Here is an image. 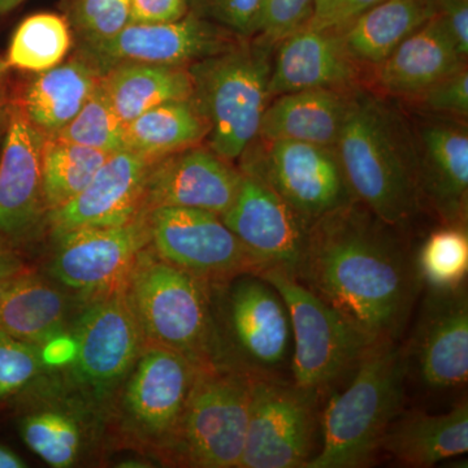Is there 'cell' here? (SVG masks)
Here are the masks:
<instances>
[{"label":"cell","mask_w":468,"mask_h":468,"mask_svg":"<svg viewBox=\"0 0 468 468\" xmlns=\"http://www.w3.org/2000/svg\"><path fill=\"white\" fill-rule=\"evenodd\" d=\"M70 303L48 280L24 271L0 303V331L41 347L64 334Z\"/></svg>","instance_id":"obj_29"},{"label":"cell","mask_w":468,"mask_h":468,"mask_svg":"<svg viewBox=\"0 0 468 468\" xmlns=\"http://www.w3.org/2000/svg\"><path fill=\"white\" fill-rule=\"evenodd\" d=\"M189 12L190 0H131V23H171Z\"/></svg>","instance_id":"obj_42"},{"label":"cell","mask_w":468,"mask_h":468,"mask_svg":"<svg viewBox=\"0 0 468 468\" xmlns=\"http://www.w3.org/2000/svg\"><path fill=\"white\" fill-rule=\"evenodd\" d=\"M421 285L452 291L466 285L468 236L466 227L443 226L427 237L414 260Z\"/></svg>","instance_id":"obj_33"},{"label":"cell","mask_w":468,"mask_h":468,"mask_svg":"<svg viewBox=\"0 0 468 468\" xmlns=\"http://www.w3.org/2000/svg\"><path fill=\"white\" fill-rule=\"evenodd\" d=\"M23 272L24 267L20 261L11 251L0 248V303L15 280Z\"/></svg>","instance_id":"obj_45"},{"label":"cell","mask_w":468,"mask_h":468,"mask_svg":"<svg viewBox=\"0 0 468 468\" xmlns=\"http://www.w3.org/2000/svg\"><path fill=\"white\" fill-rule=\"evenodd\" d=\"M410 369L406 345L372 341L349 387L326 403L320 420L322 449L306 468L371 466L388 428L402 412Z\"/></svg>","instance_id":"obj_3"},{"label":"cell","mask_w":468,"mask_h":468,"mask_svg":"<svg viewBox=\"0 0 468 468\" xmlns=\"http://www.w3.org/2000/svg\"><path fill=\"white\" fill-rule=\"evenodd\" d=\"M226 27L190 11L171 23H129L106 41L77 46L76 54L104 75L122 63L189 67L241 41Z\"/></svg>","instance_id":"obj_12"},{"label":"cell","mask_w":468,"mask_h":468,"mask_svg":"<svg viewBox=\"0 0 468 468\" xmlns=\"http://www.w3.org/2000/svg\"><path fill=\"white\" fill-rule=\"evenodd\" d=\"M125 292L140 323L144 346L167 347L196 366L229 365L209 282L160 260L149 245L135 261Z\"/></svg>","instance_id":"obj_4"},{"label":"cell","mask_w":468,"mask_h":468,"mask_svg":"<svg viewBox=\"0 0 468 468\" xmlns=\"http://www.w3.org/2000/svg\"><path fill=\"white\" fill-rule=\"evenodd\" d=\"M356 89H307L272 98L258 138L335 147Z\"/></svg>","instance_id":"obj_24"},{"label":"cell","mask_w":468,"mask_h":468,"mask_svg":"<svg viewBox=\"0 0 468 468\" xmlns=\"http://www.w3.org/2000/svg\"><path fill=\"white\" fill-rule=\"evenodd\" d=\"M419 156V190L443 226L466 227L468 129L464 120L419 112L412 125Z\"/></svg>","instance_id":"obj_18"},{"label":"cell","mask_w":468,"mask_h":468,"mask_svg":"<svg viewBox=\"0 0 468 468\" xmlns=\"http://www.w3.org/2000/svg\"><path fill=\"white\" fill-rule=\"evenodd\" d=\"M335 147L354 198L387 226L421 211L414 128L387 98L359 86Z\"/></svg>","instance_id":"obj_2"},{"label":"cell","mask_w":468,"mask_h":468,"mask_svg":"<svg viewBox=\"0 0 468 468\" xmlns=\"http://www.w3.org/2000/svg\"><path fill=\"white\" fill-rule=\"evenodd\" d=\"M190 11L239 38H252L261 32L263 0H190Z\"/></svg>","instance_id":"obj_38"},{"label":"cell","mask_w":468,"mask_h":468,"mask_svg":"<svg viewBox=\"0 0 468 468\" xmlns=\"http://www.w3.org/2000/svg\"><path fill=\"white\" fill-rule=\"evenodd\" d=\"M21 436L46 463L55 468L73 466L81 452L79 424L60 411L34 412L21 421Z\"/></svg>","instance_id":"obj_34"},{"label":"cell","mask_w":468,"mask_h":468,"mask_svg":"<svg viewBox=\"0 0 468 468\" xmlns=\"http://www.w3.org/2000/svg\"><path fill=\"white\" fill-rule=\"evenodd\" d=\"M75 351V340L61 335L43 345L42 359L51 365H63L66 362H72Z\"/></svg>","instance_id":"obj_44"},{"label":"cell","mask_w":468,"mask_h":468,"mask_svg":"<svg viewBox=\"0 0 468 468\" xmlns=\"http://www.w3.org/2000/svg\"><path fill=\"white\" fill-rule=\"evenodd\" d=\"M77 46L112 38L131 23V0H61Z\"/></svg>","instance_id":"obj_36"},{"label":"cell","mask_w":468,"mask_h":468,"mask_svg":"<svg viewBox=\"0 0 468 468\" xmlns=\"http://www.w3.org/2000/svg\"><path fill=\"white\" fill-rule=\"evenodd\" d=\"M100 86L122 122L172 101L192 98L187 67L122 63L101 76Z\"/></svg>","instance_id":"obj_28"},{"label":"cell","mask_w":468,"mask_h":468,"mask_svg":"<svg viewBox=\"0 0 468 468\" xmlns=\"http://www.w3.org/2000/svg\"><path fill=\"white\" fill-rule=\"evenodd\" d=\"M52 137L109 155L125 150V124L113 111L100 82L75 119Z\"/></svg>","instance_id":"obj_35"},{"label":"cell","mask_w":468,"mask_h":468,"mask_svg":"<svg viewBox=\"0 0 468 468\" xmlns=\"http://www.w3.org/2000/svg\"><path fill=\"white\" fill-rule=\"evenodd\" d=\"M252 375L229 365L198 366L162 457L176 466L239 468Z\"/></svg>","instance_id":"obj_6"},{"label":"cell","mask_w":468,"mask_h":468,"mask_svg":"<svg viewBox=\"0 0 468 468\" xmlns=\"http://www.w3.org/2000/svg\"><path fill=\"white\" fill-rule=\"evenodd\" d=\"M443 26L462 57H468V0H440L439 12Z\"/></svg>","instance_id":"obj_43"},{"label":"cell","mask_w":468,"mask_h":468,"mask_svg":"<svg viewBox=\"0 0 468 468\" xmlns=\"http://www.w3.org/2000/svg\"><path fill=\"white\" fill-rule=\"evenodd\" d=\"M208 135V124L192 100L159 104L125 124V150L158 160L198 146Z\"/></svg>","instance_id":"obj_30"},{"label":"cell","mask_w":468,"mask_h":468,"mask_svg":"<svg viewBox=\"0 0 468 468\" xmlns=\"http://www.w3.org/2000/svg\"><path fill=\"white\" fill-rule=\"evenodd\" d=\"M440 0H383L335 30L359 67H377L435 17Z\"/></svg>","instance_id":"obj_26"},{"label":"cell","mask_w":468,"mask_h":468,"mask_svg":"<svg viewBox=\"0 0 468 468\" xmlns=\"http://www.w3.org/2000/svg\"><path fill=\"white\" fill-rule=\"evenodd\" d=\"M410 101H412L419 112L427 113V115L452 117V119L467 122V67L462 68L458 72L436 82L435 85L426 89Z\"/></svg>","instance_id":"obj_39"},{"label":"cell","mask_w":468,"mask_h":468,"mask_svg":"<svg viewBox=\"0 0 468 468\" xmlns=\"http://www.w3.org/2000/svg\"><path fill=\"white\" fill-rule=\"evenodd\" d=\"M197 367L174 350L146 345L126 377L122 423L159 454L174 435Z\"/></svg>","instance_id":"obj_14"},{"label":"cell","mask_w":468,"mask_h":468,"mask_svg":"<svg viewBox=\"0 0 468 468\" xmlns=\"http://www.w3.org/2000/svg\"><path fill=\"white\" fill-rule=\"evenodd\" d=\"M242 175L236 199L221 220L260 263L261 272L277 270L297 277L310 224L266 184Z\"/></svg>","instance_id":"obj_16"},{"label":"cell","mask_w":468,"mask_h":468,"mask_svg":"<svg viewBox=\"0 0 468 468\" xmlns=\"http://www.w3.org/2000/svg\"><path fill=\"white\" fill-rule=\"evenodd\" d=\"M359 202L314 221L295 279L369 340H399L420 282L396 233Z\"/></svg>","instance_id":"obj_1"},{"label":"cell","mask_w":468,"mask_h":468,"mask_svg":"<svg viewBox=\"0 0 468 468\" xmlns=\"http://www.w3.org/2000/svg\"><path fill=\"white\" fill-rule=\"evenodd\" d=\"M314 7L315 0H263L258 37L276 48L286 37L310 23Z\"/></svg>","instance_id":"obj_40"},{"label":"cell","mask_w":468,"mask_h":468,"mask_svg":"<svg viewBox=\"0 0 468 468\" xmlns=\"http://www.w3.org/2000/svg\"><path fill=\"white\" fill-rule=\"evenodd\" d=\"M46 135L14 101L11 122L0 155V233L32 226L43 207L42 154Z\"/></svg>","instance_id":"obj_22"},{"label":"cell","mask_w":468,"mask_h":468,"mask_svg":"<svg viewBox=\"0 0 468 468\" xmlns=\"http://www.w3.org/2000/svg\"><path fill=\"white\" fill-rule=\"evenodd\" d=\"M73 45V33L64 15L39 12L21 21L9 45L8 66L39 73L64 61Z\"/></svg>","instance_id":"obj_32"},{"label":"cell","mask_w":468,"mask_h":468,"mask_svg":"<svg viewBox=\"0 0 468 468\" xmlns=\"http://www.w3.org/2000/svg\"><path fill=\"white\" fill-rule=\"evenodd\" d=\"M239 162L243 174L266 184L310 226L356 202L335 147L257 138Z\"/></svg>","instance_id":"obj_9"},{"label":"cell","mask_w":468,"mask_h":468,"mask_svg":"<svg viewBox=\"0 0 468 468\" xmlns=\"http://www.w3.org/2000/svg\"><path fill=\"white\" fill-rule=\"evenodd\" d=\"M211 286L228 363L257 377H279L292 350L291 318L280 292L255 273Z\"/></svg>","instance_id":"obj_8"},{"label":"cell","mask_w":468,"mask_h":468,"mask_svg":"<svg viewBox=\"0 0 468 468\" xmlns=\"http://www.w3.org/2000/svg\"><path fill=\"white\" fill-rule=\"evenodd\" d=\"M242 176L232 162L201 144L154 160L144 184L143 215L154 208L186 207L221 217L236 199Z\"/></svg>","instance_id":"obj_17"},{"label":"cell","mask_w":468,"mask_h":468,"mask_svg":"<svg viewBox=\"0 0 468 468\" xmlns=\"http://www.w3.org/2000/svg\"><path fill=\"white\" fill-rule=\"evenodd\" d=\"M73 377L94 396L103 397L125 380L144 341L125 289L92 301L77 322Z\"/></svg>","instance_id":"obj_15"},{"label":"cell","mask_w":468,"mask_h":468,"mask_svg":"<svg viewBox=\"0 0 468 468\" xmlns=\"http://www.w3.org/2000/svg\"><path fill=\"white\" fill-rule=\"evenodd\" d=\"M275 48L252 37L187 67L190 100L208 124L207 146L228 162L241 159L260 134Z\"/></svg>","instance_id":"obj_5"},{"label":"cell","mask_w":468,"mask_h":468,"mask_svg":"<svg viewBox=\"0 0 468 468\" xmlns=\"http://www.w3.org/2000/svg\"><path fill=\"white\" fill-rule=\"evenodd\" d=\"M26 462L21 460L16 452L9 451L5 446H0V468H24Z\"/></svg>","instance_id":"obj_47"},{"label":"cell","mask_w":468,"mask_h":468,"mask_svg":"<svg viewBox=\"0 0 468 468\" xmlns=\"http://www.w3.org/2000/svg\"><path fill=\"white\" fill-rule=\"evenodd\" d=\"M42 349L0 331V399L29 384L42 368Z\"/></svg>","instance_id":"obj_37"},{"label":"cell","mask_w":468,"mask_h":468,"mask_svg":"<svg viewBox=\"0 0 468 468\" xmlns=\"http://www.w3.org/2000/svg\"><path fill=\"white\" fill-rule=\"evenodd\" d=\"M100 79L97 69L75 54L69 60L37 73L17 103L38 131L52 137L75 119Z\"/></svg>","instance_id":"obj_27"},{"label":"cell","mask_w":468,"mask_h":468,"mask_svg":"<svg viewBox=\"0 0 468 468\" xmlns=\"http://www.w3.org/2000/svg\"><path fill=\"white\" fill-rule=\"evenodd\" d=\"M360 67L345 50L335 30L309 26L276 46L268 82L270 100L286 92L307 89L359 88Z\"/></svg>","instance_id":"obj_21"},{"label":"cell","mask_w":468,"mask_h":468,"mask_svg":"<svg viewBox=\"0 0 468 468\" xmlns=\"http://www.w3.org/2000/svg\"><path fill=\"white\" fill-rule=\"evenodd\" d=\"M153 162L131 150L111 154L81 193L48 212L52 232L122 226L141 217Z\"/></svg>","instance_id":"obj_20"},{"label":"cell","mask_w":468,"mask_h":468,"mask_svg":"<svg viewBox=\"0 0 468 468\" xmlns=\"http://www.w3.org/2000/svg\"><path fill=\"white\" fill-rule=\"evenodd\" d=\"M57 239L55 279L94 301L125 289L141 251L150 245L146 215L122 226L82 228Z\"/></svg>","instance_id":"obj_13"},{"label":"cell","mask_w":468,"mask_h":468,"mask_svg":"<svg viewBox=\"0 0 468 468\" xmlns=\"http://www.w3.org/2000/svg\"><path fill=\"white\" fill-rule=\"evenodd\" d=\"M410 363L432 389L462 387L468 378V295L466 285L452 291L428 289L419 315Z\"/></svg>","instance_id":"obj_19"},{"label":"cell","mask_w":468,"mask_h":468,"mask_svg":"<svg viewBox=\"0 0 468 468\" xmlns=\"http://www.w3.org/2000/svg\"><path fill=\"white\" fill-rule=\"evenodd\" d=\"M319 399L280 377L252 375L239 468H306L316 455Z\"/></svg>","instance_id":"obj_10"},{"label":"cell","mask_w":468,"mask_h":468,"mask_svg":"<svg viewBox=\"0 0 468 468\" xmlns=\"http://www.w3.org/2000/svg\"><path fill=\"white\" fill-rule=\"evenodd\" d=\"M146 220L151 249L160 260L209 284L261 272L260 263L217 214L197 208L159 207L147 212Z\"/></svg>","instance_id":"obj_11"},{"label":"cell","mask_w":468,"mask_h":468,"mask_svg":"<svg viewBox=\"0 0 468 468\" xmlns=\"http://www.w3.org/2000/svg\"><path fill=\"white\" fill-rule=\"evenodd\" d=\"M383 0H315L314 15L307 24L314 29L340 30L363 11Z\"/></svg>","instance_id":"obj_41"},{"label":"cell","mask_w":468,"mask_h":468,"mask_svg":"<svg viewBox=\"0 0 468 468\" xmlns=\"http://www.w3.org/2000/svg\"><path fill=\"white\" fill-rule=\"evenodd\" d=\"M464 67L467 58L436 15L374 68L375 84L388 97L410 101Z\"/></svg>","instance_id":"obj_23"},{"label":"cell","mask_w":468,"mask_h":468,"mask_svg":"<svg viewBox=\"0 0 468 468\" xmlns=\"http://www.w3.org/2000/svg\"><path fill=\"white\" fill-rule=\"evenodd\" d=\"M12 110H14V101H5L0 103V155H2L3 146H5V137H7Z\"/></svg>","instance_id":"obj_46"},{"label":"cell","mask_w":468,"mask_h":468,"mask_svg":"<svg viewBox=\"0 0 468 468\" xmlns=\"http://www.w3.org/2000/svg\"><path fill=\"white\" fill-rule=\"evenodd\" d=\"M109 156L58 138H46L42 154L43 207L50 212L75 198Z\"/></svg>","instance_id":"obj_31"},{"label":"cell","mask_w":468,"mask_h":468,"mask_svg":"<svg viewBox=\"0 0 468 468\" xmlns=\"http://www.w3.org/2000/svg\"><path fill=\"white\" fill-rule=\"evenodd\" d=\"M24 2H26V0H0V16L14 11L18 5H23Z\"/></svg>","instance_id":"obj_49"},{"label":"cell","mask_w":468,"mask_h":468,"mask_svg":"<svg viewBox=\"0 0 468 468\" xmlns=\"http://www.w3.org/2000/svg\"><path fill=\"white\" fill-rule=\"evenodd\" d=\"M380 452L405 467L426 468L468 452V403H458L445 414L424 411L399 414L388 428Z\"/></svg>","instance_id":"obj_25"},{"label":"cell","mask_w":468,"mask_h":468,"mask_svg":"<svg viewBox=\"0 0 468 468\" xmlns=\"http://www.w3.org/2000/svg\"><path fill=\"white\" fill-rule=\"evenodd\" d=\"M260 275L277 289L288 309L292 383L320 397L356 371L372 343L367 335L295 277L277 270Z\"/></svg>","instance_id":"obj_7"},{"label":"cell","mask_w":468,"mask_h":468,"mask_svg":"<svg viewBox=\"0 0 468 468\" xmlns=\"http://www.w3.org/2000/svg\"><path fill=\"white\" fill-rule=\"evenodd\" d=\"M9 69L11 67L8 66L5 58H0V103L5 101V91H7Z\"/></svg>","instance_id":"obj_48"}]
</instances>
